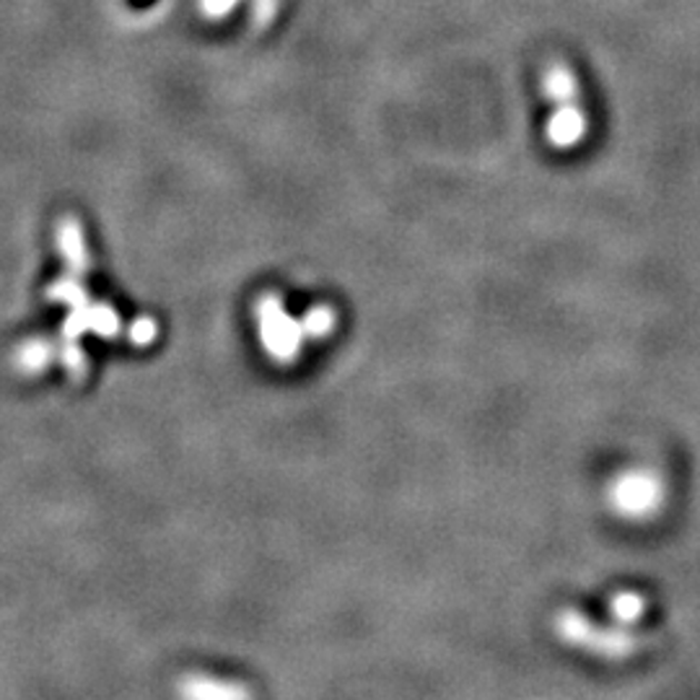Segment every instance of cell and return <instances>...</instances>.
<instances>
[{
	"mask_svg": "<svg viewBox=\"0 0 700 700\" xmlns=\"http://www.w3.org/2000/svg\"><path fill=\"white\" fill-rule=\"evenodd\" d=\"M583 128H587V122H583L581 112L576 107H560L556 117H552L550 124H548V132H550V140L560 148L566 146H573L576 140L581 138Z\"/></svg>",
	"mask_w": 700,
	"mask_h": 700,
	"instance_id": "cell-1",
	"label": "cell"
},
{
	"mask_svg": "<svg viewBox=\"0 0 700 700\" xmlns=\"http://www.w3.org/2000/svg\"><path fill=\"white\" fill-rule=\"evenodd\" d=\"M237 3V0H202V11L208 16H223L229 13V8Z\"/></svg>",
	"mask_w": 700,
	"mask_h": 700,
	"instance_id": "cell-4",
	"label": "cell"
},
{
	"mask_svg": "<svg viewBox=\"0 0 700 700\" xmlns=\"http://www.w3.org/2000/svg\"><path fill=\"white\" fill-rule=\"evenodd\" d=\"M544 86H548V93L556 101H560V104H566V101L573 99L576 93V81L573 76L568 73L566 68H552L548 78H544Z\"/></svg>",
	"mask_w": 700,
	"mask_h": 700,
	"instance_id": "cell-3",
	"label": "cell"
},
{
	"mask_svg": "<svg viewBox=\"0 0 700 700\" xmlns=\"http://www.w3.org/2000/svg\"><path fill=\"white\" fill-rule=\"evenodd\" d=\"M653 490L646 480L630 478L620 486L618 490V501L626 511H646V506H651Z\"/></svg>",
	"mask_w": 700,
	"mask_h": 700,
	"instance_id": "cell-2",
	"label": "cell"
}]
</instances>
